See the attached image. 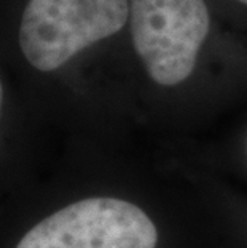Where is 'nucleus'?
Returning a JSON list of instances; mask_svg holds the SVG:
<instances>
[{
	"label": "nucleus",
	"mask_w": 247,
	"mask_h": 248,
	"mask_svg": "<svg viewBox=\"0 0 247 248\" xmlns=\"http://www.w3.org/2000/svg\"><path fill=\"white\" fill-rule=\"evenodd\" d=\"M239 2H243V3H246V5H247V0H239Z\"/></svg>",
	"instance_id": "nucleus-5"
},
{
	"label": "nucleus",
	"mask_w": 247,
	"mask_h": 248,
	"mask_svg": "<svg viewBox=\"0 0 247 248\" xmlns=\"http://www.w3.org/2000/svg\"><path fill=\"white\" fill-rule=\"evenodd\" d=\"M2 99H3V90H2V82H0V110H2Z\"/></svg>",
	"instance_id": "nucleus-4"
},
{
	"label": "nucleus",
	"mask_w": 247,
	"mask_h": 248,
	"mask_svg": "<svg viewBox=\"0 0 247 248\" xmlns=\"http://www.w3.org/2000/svg\"><path fill=\"white\" fill-rule=\"evenodd\" d=\"M133 45L151 78L173 87L186 80L210 28L204 0H132Z\"/></svg>",
	"instance_id": "nucleus-2"
},
{
	"label": "nucleus",
	"mask_w": 247,
	"mask_h": 248,
	"mask_svg": "<svg viewBox=\"0 0 247 248\" xmlns=\"http://www.w3.org/2000/svg\"><path fill=\"white\" fill-rule=\"evenodd\" d=\"M129 15V0H29L19 26L21 51L37 71L51 72L119 32Z\"/></svg>",
	"instance_id": "nucleus-1"
},
{
	"label": "nucleus",
	"mask_w": 247,
	"mask_h": 248,
	"mask_svg": "<svg viewBox=\"0 0 247 248\" xmlns=\"http://www.w3.org/2000/svg\"><path fill=\"white\" fill-rule=\"evenodd\" d=\"M157 231L136 205L95 197L71 203L34 226L16 248H156Z\"/></svg>",
	"instance_id": "nucleus-3"
}]
</instances>
